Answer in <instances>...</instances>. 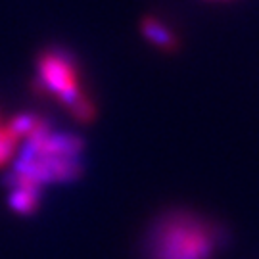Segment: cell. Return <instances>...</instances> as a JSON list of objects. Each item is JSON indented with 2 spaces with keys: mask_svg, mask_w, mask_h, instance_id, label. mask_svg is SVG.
Returning <instances> with one entry per match:
<instances>
[{
  "mask_svg": "<svg viewBox=\"0 0 259 259\" xmlns=\"http://www.w3.org/2000/svg\"><path fill=\"white\" fill-rule=\"evenodd\" d=\"M211 2H221V0H211Z\"/></svg>",
  "mask_w": 259,
  "mask_h": 259,
  "instance_id": "5b68a950",
  "label": "cell"
},
{
  "mask_svg": "<svg viewBox=\"0 0 259 259\" xmlns=\"http://www.w3.org/2000/svg\"><path fill=\"white\" fill-rule=\"evenodd\" d=\"M223 231L194 211L175 209L159 215L146 236L148 259H213Z\"/></svg>",
  "mask_w": 259,
  "mask_h": 259,
  "instance_id": "3957f363",
  "label": "cell"
},
{
  "mask_svg": "<svg viewBox=\"0 0 259 259\" xmlns=\"http://www.w3.org/2000/svg\"><path fill=\"white\" fill-rule=\"evenodd\" d=\"M83 139L37 115L6 165L4 186L10 209L18 215L35 213L47 188L69 185L83 175Z\"/></svg>",
  "mask_w": 259,
  "mask_h": 259,
  "instance_id": "6da1fadb",
  "label": "cell"
},
{
  "mask_svg": "<svg viewBox=\"0 0 259 259\" xmlns=\"http://www.w3.org/2000/svg\"><path fill=\"white\" fill-rule=\"evenodd\" d=\"M33 89L40 98L56 104L77 123H87L96 115V104L87 84L83 64L69 48L54 45L38 52Z\"/></svg>",
  "mask_w": 259,
  "mask_h": 259,
  "instance_id": "7a4b0ae2",
  "label": "cell"
},
{
  "mask_svg": "<svg viewBox=\"0 0 259 259\" xmlns=\"http://www.w3.org/2000/svg\"><path fill=\"white\" fill-rule=\"evenodd\" d=\"M142 31H144V37L148 38L152 45H156L159 50H163V52L175 50L177 47L175 35H173V31L167 27L161 19L146 18L144 25H142Z\"/></svg>",
  "mask_w": 259,
  "mask_h": 259,
  "instance_id": "277c9868",
  "label": "cell"
}]
</instances>
